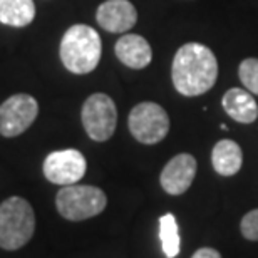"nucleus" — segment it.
Wrapping results in <instances>:
<instances>
[{
	"label": "nucleus",
	"instance_id": "nucleus-1",
	"mask_svg": "<svg viewBox=\"0 0 258 258\" xmlns=\"http://www.w3.org/2000/svg\"><path fill=\"white\" fill-rule=\"evenodd\" d=\"M171 79L179 94L186 97L201 96L218 79V60L211 49L203 44H184L174 54Z\"/></svg>",
	"mask_w": 258,
	"mask_h": 258
},
{
	"label": "nucleus",
	"instance_id": "nucleus-2",
	"mask_svg": "<svg viewBox=\"0 0 258 258\" xmlns=\"http://www.w3.org/2000/svg\"><path fill=\"white\" fill-rule=\"evenodd\" d=\"M101 37L89 25L76 24L67 29L60 40L59 55L67 71L72 74H89L101 60Z\"/></svg>",
	"mask_w": 258,
	"mask_h": 258
},
{
	"label": "nucleus",
	"instance_id": "nucleus-3",
	"mask_svg": "<svg viewBox=\"0 0 258 258\" xmlns=\"http://www.w3.org/2000/svg\"><path fill=\"white\" fill-rule=\"evenodd\" d=\"M35 215L27 200L12 196L0 203V248L19 250L32 238Z\"/></svg>",
	"mask_w": 258,
	"mask_h": 258
},
{
	"label": "nucleus",
	"instance_id": "nucleus-4",
	"mask_svg": "<svg viewBox=\"0 0 258 258\" xmlns=\"http://www.w3.org/2000/svg\"><path fill=\"white\" fill-rule=\"evenodd\" d=\"M107 205L106 193L89 184H69L59 189L55 206L60 216L69 221H82L104 211Z\"/></svg>",
	"mask_w": 258,
	"mask_h": 258
},
{
	"label": "nucleus",
	"instance_id": "nucleus-5",
	"mask_svg": "<svg viewBox=\"0 0 258 258\" xmlns=\"http://www.w3.org/2000/svg\"><path fill=\"white\" fill-rule=\"evenodd\" d=\"M81 119L91 139L97 143L107 141L114 134L117 124V109L114 101L102 92L89 96L82 106Z\"/></svg>",
	"mask_w": 258,
	"mask_h": 258
},
{
	"label": "nucleus",
	"instance_id": "nucleus-6",
	"mask_svg": "<svg viewBox=\"0 0 258 258\" xmlns=\"http://www.w3.org/2000/svg\"><path fill=\"white\" fill-rule=\"evenodd\" d=\"M129 131L143 144H156L166 138L169 131L168 112L156 102H141L134 106L127 119Z\"/></svg>",
	"mask_w": 258,
	"mask_h": 258
},
{
	"label": "nucleus",
	"instance_id": "nucleus-7",
	"mask_svg": "<svg viewBox=\"0 0 258 258\" xmlns=\"http://www.w3.org/2000/svg\"><path fill=\"white\" fill-rule=\"evenodd\" d=\"M39 104L30 94H15L0 104V134L15 138L25 133L37 119Z\"/></svg>",
	"mask_w": 258,
	"mask_h": 258
},
{
	"label": "nucleus",
	"instance_id": "nucleus-8",
	"mask_svg": "<svg viewBox=\"0 0 258 258\" xmlns=\"http://www.w3.org/2000/svg\"><path fill=\"white\" fill-rule=\"evenodd\" d=\"M87 163L84 154L77 149H62V151L50 153L44 159V176L50 183L69 186L81 181V178L86 174Z\"/></svg>",
	"mask_w": 258,
	"mask_h": 258
},
{
	"label": "nucleus",
	"instance_id": "nucleus-9",
	"mask_svg": "<svg viewBox=\"0 0 258 258\" xmlns=\"http://www.w3.org/2000/svg\"><path fill=\"white\" fill-rule=\"evenodd\" d=\"M196 159L188 153H181L163 168L161 176H159V183H161L163 189L168 195L178 196L183 195L186 189L191 186L193 179L196 176Z\"/></svg>",
	"mask_w": 258,
	"mask_h": 258
},
{
	"label": "nucleus",
	"instance_id": "nucleus-10",
	"mask_svg": "<svg viewBox=\"0 0 258 258\" xmlns=\"http://www.w3.org/2000/svg\"><path fill=\"white\" fill-rule=\"evenodd\" d=\"M96 20L107 32L124 34L134 27L138 12L129 0H106L97 7Z\"/></svg>",
	"mask_w": 258,
	"mask_h": 258
},
{
	"label": "nucleus",
	"instance_id": "nucleus-11",
	"mask_svg": "<svg viewBox=\"0 0 258 258\" xmlns=\"http://www.w3.org/2000/svg\"><path fill=\"white\" fill-rule=\"evenodd\" d=\"M114 52L122 64L131 69H144L151 64L153 50L151 45L143 35L138 34H124L117 39Z\"/></svg>",
	"mask_w": 258,
	"mask_h": 258
},
{
	"label": "nucleus",
	"instance_id": "nucleus-12",
	"mask_svg": "<svg viewBox=\"0 0 258 258\" xmlns=\"http://www.w3.org/2000/svg\"><path fill=\"white\" fill-rule=\"evenodd\" d=\"M225 112L231 119L241 124H251L258 117V104L255 97L240 87H231L225 92L223 99H221Z\"/></svg>",
	"mask_w": 258,
	"mask_h": 258
},
{
	"label": "nucleus",
	"instance_id": "nucleus-13",
	"mask_svg": "<svg viewBox=\"0 0 258 258\" xmlns=\"http://www.w3.org/2000/svg\"><path fill=\"white\" fill-rule=\"evenodd\" d=\"M211 163H213L215 171L221 176H233L240 171L241 163H243L241 148L231 139H221L213 148Z\"/></svg>",
	"mask_w": 258,
	"mask_h": 258
},
{
	"label": "nucleus",
	"instance_id": "nucleus-14",
	"mask_svg": "<svg viewBox=\"0 0 258 258\" xmlns=\"http://www.w3.org/2000/svg\"><path fill=\"white\" fill-rule=\"evenodd\" d=\"M35 19L34 0H0V22L10 27H25Z\"/></svg>",
	"mask_w": 258,
	"mask_h": 258
},
{
	"label": "nucleus",
	"instance_id": "nucleus-15",
	"mask_svg": "<svg viewBox=\"0 0 258 258\" xmlns=\"http://www.w3.org/2000/svg\"><path fill=\"white\" fill-rule=\"evenodd\" d=\"M159 240L163 251L168 258H174L179 253V231L178 223L171 213H166L159 218Z\"/></svg>",
	"mask_w": 258,
	"mask_h": 258
},
{
	"label": "nucleus",
	"instance_id": "nucleus-16",
	"mask_svg": "<svg viewBox=\"0 0 258 258\" xmlns=\"http://www.w3.org/2000/svg\"><path fill=\"white\" fill-rule=\"evenodd\" d=\"M238 76L241 84L245 86V89L258 96V59L255 57L245 59L240 64Z\"/></svg>",
	"mask_w": 258,
	"mask_h": 258
},
{
	"label": "nucleus",
	"instance_id": "nucleus-17",
	"mask_svg": "<svg viewBox=\"0 0 258 258\" xmlns=\"http://www.w3.org/2000/svg\"><path fill=\"white\" fill-rule=\"evenodd\" d=\"M241 235L250 241H258V210L250 211L243 216L240 223Z\"/></svg>",
	"mask_w": 258,
	"mask_h": 258
},
{
	"label": "nucleus",
	"instance_id": "nucleus-18",
	"mask_svg": "<svg viewBox=\"0 0 258 258\" xmlns=\"http://www.w3.org/2000/svg\"><path fill=\"white\" fill-rule=\"evenodd\" d=\"M191 258H221V255L215 248H200Z\"/></svg>",
	"mask_w": 258,
	"mask_h": 258
}]
</instances>
